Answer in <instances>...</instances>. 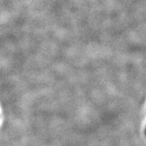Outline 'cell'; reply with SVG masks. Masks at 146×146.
Wrapping results in <instances>:
<instances>
[{
    "instance_id": "cell-1",
    "label": "cell",
    "mask_w": 146,
    "mask_h": 146,
    "mask_svg": "<svg viewBox=\"0 0 146 146\" xmlns=\"http://www.w3.org/2000/svg\"><path fill=\"white\" fill-rule=\"evenodd\" d=\"M145 135H146V129H145Z\"/></svg>"
}]
</instances>
